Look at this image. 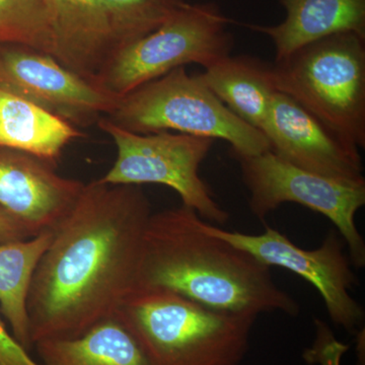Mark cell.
I'll use <instances>...</instances> for the list:
<instances>
[{"label":"cell","instance_id":"6da1fadb","mask_svg":"<svg viewBox=\"0 0 365 365\" xmlns=\"http://www.w3.org/2000/svg\"><path fill=\"white\" fill-rule=\"evenodd\" d=\"M150 199L137 185L85 184L43 255L28 299L33 346L71 339L135 288Z\"/></svg>","mask_w":365,"mask_h":365},{"label":"cell","instance_id":"7a4b0ae2","mask_svg":"<svg viewBox=\"0 0 365 365\" xmlns=\"http://www.w3.org/2000/svg\"><path fill=\"white\" fill-rule=\"evenodd\" d=\"M201 222L182 204L151 215L134 289L162 288L225 313L299 314V304L268 266L208 234Z\"/></svg>","mask_w":365,"mask_h":365},{"label":"cell","instance_id":"3957f363","mask_svg":"<svg viewBox=\"0 0 365 365\" xmlns=\"http://www.w3.org/2000/svg\"><path fill=\"white\" fill-rule=\"evenodd\" d=\"M150 365H240L257 316L215 311L162 288H138L116 311Z\"/></svg>","mask_w":365,"mask_h":365},{"label":"cell","instance_id":"277c9868","mask_svg":"<svg viewBox=\"0 0 365 365\" xmlns=\"http://www.w3.org/2000/svg\"><path fill=\"white\" fill-rule=\"evenodd\" d=\"M276 91L341 138L365 148V37L331 36L272 64Z\"/></svg>","mask_w":365,"mask_h":365},{"label":"cell","instance_id":"5b68a950","mask_svg":"<svg viewBox=\"0 0 365 365\" xmlns=\"http://www.w3.org/2000/svg\"><path fill=\"white\" fill-rule=\"evenodd\" d=\"M106 118L135 133L176 131L222 139L230 143L232 158L271 150L260 130L235 116L199 76H190L185 67L123 96Z\"/></svg>","mask_w":365,"mask_h":365},{"label":"cell","instance_id":"8992f818","mask_svg":"<svg viewBox=\"0 0 365 365\" xmlns=\"http://www.w3.org/2000/svg\"><path fill=\"white\" fill-rule=\"evenodd\" d=\"M232 24L213 2L186 4L157 30L120 48L95 83L122 98L179 67L205 68L232 53Z\"/></svg>","mask_w":365,"mask_h":365},{"label":"cell","instance_id":"52a82bcc","mask_svg":"<svg viewBox=\"0 0 365 365\" xmlns=\"http://www.w3.org/2000/svg\"><path fill=\"white\" fill-rule=\"evenodd\" d=\"M98 127L117 148L111 169L98 179L103 184H158L177 192L182 205L195 210L215 225L227 222L230 215L216 202L208 185L199 175L215 139L162 131L140 134L117 126L102 117Z\"/></svg>","mask_w":365,"mask_h":365},{"label":"cell","instance_id":"ba28073f","mask_svg":"<svg viewBox=\"0 0 365 365\" xmlns=\"http://www.w3.org/2000/svg\"><path fill=\"white\" fill-rule=\"evenodd\" d=\"M250 193L249 207L260 222L284 203H297L326 216L337 227L353 267H365V242L355 216L365 204V180L341 181L309 172L273 151L234 157Z\"/></svg>","mask_w":365,"mask_h":365},{"label":"cell","instance_id":"9c48e42d","mask_svg":"<svg viewBox=\"0 0 365 365\" xmlns=\"http://www.w3.org/2000/svg\"><path fill=\"white\" fill-rule=\"evenodd\" d=\"M201 227L208 234L247 252L269 268L287 269L311 283L318 290L335 325L353 334L364 323V307L350 294L359 280L339 232L331 230L319 248L304 250L269 227L261 235L230 232L204 220Z\"/></svg>","mask_w":365,"mask_h":365},{"label":"cell","instance_id":"30bf717a","mask_svg":"<svg viewBox=\"0 0 365 365\" xmlns=\"http://www.w3.org/2000/svg\"><path fill=\"white\" fill-rule=\"evenodd\" d=\"M0 86L78 128L97 124L116 109L121 98L62 66L51 55L21 46L0 50Z\"/></svg>","mask_w":365,"mask_h":365},{"label":"cell","instance_id":"8fae6325","mask_svg":"<svg viewBox=\"0 0 365 365\" xmlns=\"http://www.w3.org/2000/svg\"><path fill=\"white\" fill-rule=\"evenodd\" d=\"M260 131L271 151L292 165L341 181L364 180L359 148L284 93H274Z\"/></svg>","mask_w":365,"mask_h":365},{"label":"cell","instance_id":"7c38bea8","mask_svg":"<svg viewBox=\"0 0 365 365\" xmlns=\"http://www.w3.org/2000/svg\"><path fill=\"white\" fill-rule=\"evenodd\" d=\"M55 169L28 153L0 148V208L32 237L56 230L85 186Z\"/></svg>","mask_w":365,"mask_h":365},{"label":"cell","instance_id":"4fadbf2b","mask_svg":"<svg viewBox=\"0 0 365 365\" xmlns=\"http://www.w3.org/2000/svg\"><path fill=\"white\" fill-rule=\"evenodd\" d=\"M50 6L52 57L95 81L118 50L102 4L98 0H50Z\"/></svg>","mask_w":365,"mask_h":365},{"label":"cell","instance_id":"5bb4252c","mask_svg":"<svg viewBox=\"0 0 365 365\" xmlns=\"http://www.w3.org/2000/svg\"><path fill=\"white\" fill-rule=\"evenodd\" d=\"M282 23L275 26L244 24L272 40L275 62L300 48L331 36L354 33L365 37V0H279Z\"/></svg>","mask_w":365,"mask_h":365},{"label":"cell","instance_id":"9a60e30c","mask_svg":"<svg viewBox=\"0 0 365 365\" xmlns=\"http://www.w3.org/2000/svg\"><path fill=\"white\" fill-rule=\"evenodd\" d=\"M83 136L78 127L0 86V148L28 153L56 165L66 146Z\"/></svg>","mask_w":365,"mask_h":365},{"label":"cell","instance_id":"2e32d148","mask_svg":"<svg viewBox=\"0 0 365 365\" xmlns=\"http://www.w3.org/2000/svg\"><path fill=\"white\" fill-rule=\"evenodd\" d=\"M199 78L235 116L260 130L276 93L272 64L248 55L218 60Z\"/></svg>","mask_w":365,"mask_h":365},{"label":"cell","instance_id":"e0dca14e","mask_svg":"<svg viewBox=\"0 0 365 365\" xmlns=\"http://www.w3.org/2000/svg\"><path fill=\"white\" fill-rule=\"evenodd\" d=\"M42 365H150L143 348L117 314L71 339L34 345Z\"/></svg>","mask_w":365,"mask_h":365},{"label":"cell","instance_id":"ac0fdd59","mask_svg":"<svg viewBox=\"0 0 365 365\" xmlns=\"http://www.w3.org/2000/svg\"><path fill=\"white\" fill-rule=\"evenodd\" d=\"M55 230L21 240L0 242V311L16 340L26 350L32 347L28 299L34 275L49 248Z\"/></svg>","mask_w":365,"mask_h":365},{"label":"cell","instance_id":"d6986e66","mask_svg":"<svg viewBox=\"0 0 365 365\" xmlns=\"http://www.w3.org/2000/svg\"><path fill=\"white\" fill-rule=\"evenodd\" d=\"M0 43L53 54L50 0H0Z\"/></svg>","mask_w":365,"mask_h":365},{"label":"cell","instance_id":"ffe728a7","mask_svg":"<svg viewBox=\"0 0 365 365\" xmlns=\"http://www.w3.org/2000/svg\"><path fill=\"white\" fill-rule=\"evenodd\" d=\"M118 50L157 30L187 4L185 0H98ZM117 50V51H118Z\"/></svg>","mask_w":365,"mask_h":365},{"label":"cell","instance_id":"44dd1931","mask_svg":"<svg viewBox=\"0 0 365 365\" xmlns=\"http://www.w3.org/2000/svg\"><path fill=\"white\" fill-rule=\"evenodd\" d=\"M348 346L336 340L329 327L317 329V340L314 347L304 353L307 361L321 365H340L341 359L348 350Z\"/></svg>","mask_w":365,"mask_h":365},{"label":"cell","instance_id":"7402d4cb","mask_svg":"<svg viewBox=\"0 0 365 365\" xmlns=\"http://www.w3.org/2000/svg\"><path fill=\"white\" fill-rule=\"evenodd\" d=\"M0 365H42L35 361L0 319Z\"/></svg>","mask_w":365,"mask_h":365},{"label":"cell","instance_id":"603a6c76","mask_svg":"<svg viewBox=\"0 0 365 365\" xmlns=\"http://www.w3.org/2000/svg\"><path fill=\"white\" fill-rule=\"evenodd\" d=\"M33 237L21 223L0 208V242L21 241Z\"/></svg>","mask_w":365,"mask_h":365}]
</instances>
